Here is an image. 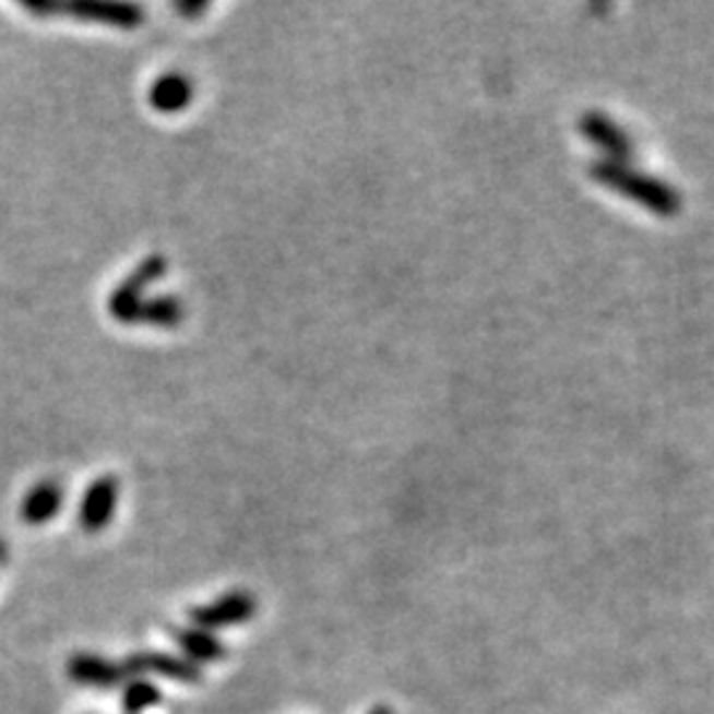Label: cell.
<instances>
[{"label": "cell", "instance_id": "cell-1", "mask_svg": "<svg viewBox=\"0 0 714 714\" xmlns=\"http://www.w3.org/2000/svg\"><path fill=\"white\" fill-rule=\"evenodd\" d=\"M591 170L598 183L609 186L611 191L622 193V197L632 199L635 204H643L646 210L654 212V215H662V217L678 215L680 197L675 193L673 186L662 183V180L651 178V175L630 170L624 162H611V159L595 162Z\"/></svg>", "mask_w": 714, "mask_h": 714}, {"label": "cell", "instance_id": "cell-2", "mask_svg": "<svg viewBox=\"0 0 714 714\" xmlns=\"http://www.w3.org/2000/svg\"><path fill=\"white\" fill-rule=\"evenodd\" d=\"M24 9L33 11L37 16L67 14L85 19V22L106 24V27L133 29L143 24V9L135 3H98V0H80V3H59V0H24Z\"/></svg>", "mask_w": 714, "mask_h": 714}, {"label": "cell", "instance_id": "cell-3", "mask_svg": "<svg viewBox=\"0 0 714 714\" xmlns=\"http://www.w3.org/2000/svg\"><path fill=\"white\" fill-rule=\"evenodd\" d=\"M165 267H167L165 257L159 254L148 257V260L143 262V265L138 267V271L130 275L115 294H111L109 299L111 316L122 323H135L138 312H141L143 302H146V299H143V291H146V286H152L156 278H162Z\"/></svg>", "mask_w": 714, "mask_h": 714}, {"label": "cell", "instance_id": "cell-4", "mask_svg": "<svg viewBox=\"0 0 714 714\" xmlns=\"http://www.w3.org/2000/svg\"><path fill=\"white\" fill-rule=\"evenodd\" d=\"M257 609V600L249 593L238 591L225 595V598L215 600V604L202 606L191 614L193 624L199 630H215V628H228V624H241L247 619H252V614Z\"/></svg>", "mask_w": 714, "mask_h": 714}, {"label": "cell", "instance_id": "cell-5", "mask_svg": "<svg viewBox=\"0 0 714 714\" xmlns=\"http://www.w3.org/2000/svg\"><path fill=\"white\" fill-rule=\"evenodd\" d=\"M124 673L128 675H162L167 680H178V682H199L202 680V669L197 667L191 659H183V656H172V654H135L130 656L128 662L122 664Z\"/></svg>", "mask_w": 714, "mask_h": 714}, {"label": "cell", "instance_id": "cell-6", "mask_svg": "<svg viewBox=\"0 0 714 714\" xmlns=\"http://www.w3.org/2000/svg\"><path fill=\"white\" fill-rule=\"evenodd\" d=\"M117 495H119V481L115 476H104L98 479L91 490L85 492L83 509H80V524L87 532H102L106 524L111 522L117 509Z\"/></svg>", "mask_w": 714, "mask_h": 714}, {"label": "cell", "instance_id": "cell-7", "mask_svg": "<svg viewBox=\"0 0 714 714\" xmlns=\"http://www.w3.org/2000/svg\"><path fill=\"white\" fill-rule=\"evenodd\" d=\"M67 673L74 682L91 688H115L128 678L122 664L106 662L102 656H93V654H74L67 664Z\"/></svg>", "mask_w": 714, "mask_h": 714}, {"label": "cell", "instance_id": "cell-8", "mask_svg": "<svg viewBox=\"0 0 714 714\" xmlns=\"http://www.w3.org/2000/svg\"><path fill=\"white\" fill-rule=\"evenodd\" d=\"M580 130L587 141L604 148L606 154H611V162H622L630 156V138L624 135L622 128H617V122H611L606 115L591 111V115L582 117Z\"/></svg>", "mask_w": 714, "mask_h": 714}, {"label": "cell", "instance_id": "cell-9", "mask_svg": "<svg viewBox=\"0 0 714 714\" xmlns=\"http://www.w3.org/2000/svg\"><path fill=\"white\" fill-rule=\"evenodd\" d=\"M148 98H152V106L156 111L172 115V111H183L186 106L191 104L193 85L183 74H165V78L156 80Z\"/></svg>", "mask_w": 714, "mask_h": 714}, {"label": "cell", "instance_id": "cell-10", "mask_svg": "<svg viewBox=\"0 0 714 714\" xmlns=\"http://www.w3.org/2000/svg\"><path fill=\"white\" fill-rule=\"evenodd\" d=\"M61 500H64V492L56 481H43L37 485L33 492L24 498L22 503V519L29 524H46L59 513Z\"/></svg>", "mask_w": 714, "mask_h": 714}, {"label": "cell", "instance_id": "cell-11", "mask_svg": "<svg viewBox=\"0 0 714 714\" xmlns=\"http://www.w3.org/2000/svg\"><path fill=\"white\" fill-rule=\"evenodd\" d=\"M178 643L180 648L186 651V656H191V662H215V659H223L225 648L223 643L217 641L215 635H210L206 630H199V628H191V630H178Z\"/></svg>", "mask_w": 714, "mask_h": 714}, {"label": "cell", "instance_id": "cell-12", "mask_svg": "<svg viewBox=\"0 0 714 714\" xmlns=\"http://www.w3.org/2000/svg\"><path fill=\"white\" fill-rule=\"evenodd\" d=\"M180 321H183V305L172 297H156L152 302H143L141 312L135 318V323L162 325V329H170V325H178Z\"/></svg>", "mask_w": 714, "mask_h": 714}, {"label": "cell", "instance_id": "cell-13", "mask_svg": "<svg viewBox=\"0 0 714 714\" xmlns=\"http://www.w3.org/2000/svg\"><path fill=\"white\" fill-rule=\"evenodd\" d=\"M159 688L148 680H135L130 682L128 691H124V712L128 714H141L146 712L148 706L159 704Z\"/></svg>", "mask_w": 714, "mask_h": 714}, {"label": "cell", "instance_id": "cell-14", "mask_svg": "<svg viewBox=\"0 0 714 714\" xmlns=\"http://www.w3.org/2000/svg\"><path fill=\"white\" fill-rule=\"evenodd\" d=\"M368 714H392V710H386V706H376V710L368 712Z\"/></svg>", "mask_w": 714, "mask_h": 714}]
</instances>
